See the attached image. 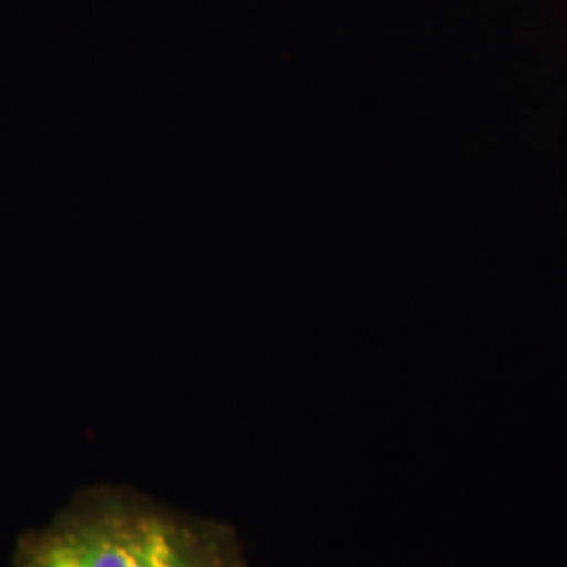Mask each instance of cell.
<instances>
[{"label":"cell","instance_id":"obj_1","mask_svg":"<svg viewBox=\"0 0 567 567\" xmlns=\"http://www.w3.org/2000/svg\"><path fill=\"white\" fill-rule=\"evenodd\" d=\"M13 567H246V553L229 524L97 486L23 536Z\"/></svg>","mask_w":567,"mask_h":567}]
</instances>
